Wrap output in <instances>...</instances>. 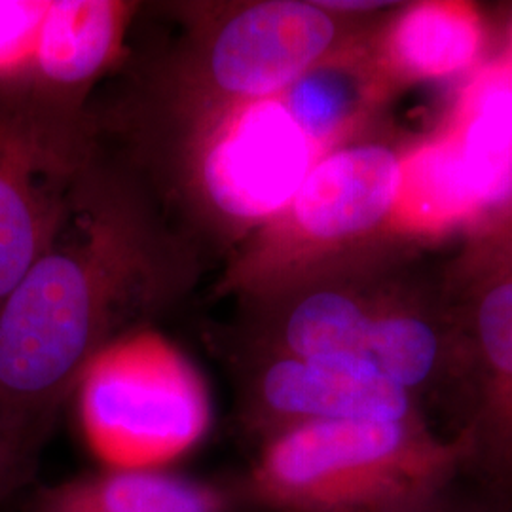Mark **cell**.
I'll list each match as a JSON object with an SVG mask.
<instances>
[{
  "mask_svg": "<svg viewBox=\"0 0 512 512\" xmlns=\"http://www.w3.org/2000/svg\"><path fill=\"white\" fill-rule=\"evenodd\" d=\"M48 440L0 427V503L27 492L35 484L38 459Z\"/></svg>",
  "mask_w": 512,
  "mask_h": 512,
  "instance_id": "9a60e30c",
  "label": "cell"
},
{
  "mask_svg": "<svg viewBox=\"0 0 512 512\" xmlns=\"http://www.w3.org/2000/svg\"><path fill=\"white\" fill-rule=\"evenodd\" d=\"M230 478L200 480L152 467H112L33 484L19 512H234Z\"/></svg>",
  "mask_w": 512,
  "mask_h": 512,
  "instance_id": "30bf717a",
  "label": "cell"
},
{
  "mask_svg": "<svg viewBox=\"0 0 512 512\" xmlns=\"http://www.w3.org/2000/svg\"><path fill=\"white\" fill-rule=\"evenodd\" d=\"M234 512H262L247 507H239ZM408 512H507L497 507L488 497L476 492L471 484H461L456 490L442 495L439 499L423 505L420 509Z\"/></svg>",
  "mask_w": 512,
  "mask_h": 512,
  "instance_id": "2e32d148",
  "label": "cell"
},
{
  "mask_svg": "<svg viewBox=\"0 0 512 512\" xmlns=\"http://www.w3.org/2000/svg\"><path fill=\"white\" fill-rule=\"evenodd\" d=\"M97 154L84 103L0 78V306L52 245Z\"/></svg>",
  "mask_w": 512,
  "mask_h": 512,
  "instance_id": "8992f818",
  "label": "cell"
},
{
  "mask_svg": "<svg viewBox=\"0 0 512 512\" xmlns=\"http://www.w3.org/2000/svg\"><path fill=\"white\" fill-rule=\"evenodd\" d=\"M467 442L427 420L304 423L258 444L230 482L262 512H408L467 482Z\"/></svg>",
  "mask_w": 512,
  "mask_h": 512,
  "instance_id": "7a4b0ae2",
  "label": "cell"
},
{
  "mask_svg": "<svg viewBox=\"0 0 512 512\" xmlns=\"http://www.w3.org/2000/svg\"><path fill=\"white\" fill-rule=\"evenodd\" d=\"M190 239L101 150L52 245L0 306V427L50 439L93 363L194 281Z\"/></svg>",
  "mask_w": 512,
  "mask_h": 512,
  "instance_id": "6da1fadb",
  "label": "cell"
},
{
  "mask_svg": "<svg viewBox=\"0 0 512 512\" xmlns=\"http://www.w3.org/2000/svg\"><path fill=\"white\" fill-rule=\"evenodd\" d=\"M48 2L0 0V78L18 74L37 46Z\"/></svg>",
  "mask_w": 512,
  "mask_h": 512,
  "instance_id": "5bb4252c",
  "label": "cell"
},
{
  "mask_svg": "<svg viewBox=\"0 0 512 512\" xmlns=\"http://www.w3.org/2000/svg\"><path fill=\"white\" fill-rule=\"evenodd\" d=\"M511 54H512V48H511Z\"/></svg>",
  "mask_w": 512,
  "mask_h": 512,
  "instance_id": "ac0fdd59",
  "label": "cell"
},
{
  "mask_svg": "<svg viewBox=\"0 0 512 512\" xmlns=\"http://www.w3.org/2000/svg\"><path fill=\"white\" fill-rule=\"evenodd\" d=\"M482 50V23L465 4L421 2L406 8L385 38L391 69L412 78L465 71Z\"/></svg>",
  "mask_w": 512,
  "mask_h": 512,
  "instance_id": "7c38bea8",
  "label": "cell"
},
{
  "mask_svg": "<svg viewBox=\"0 0 512 512\" xmlns=\"http://www.w3.org/2000/svg\"><path fill=\"white\" fill-rule=\"evenodd\" d=\"M165 135L186 209L220 238H249L293 198L319 148L281 97L215 110L152 133Z\"/></svg>",
  "mask_w": 512,
  "mask_h": 512,
  "instance_id": "5b68a950",
  "label": "cell"
},
{
  "mask_svg": "<svg viewBox=\"0 0 512 512\" xmlns=\"http://www.w3.org/2000/svg\"><path fill=\"white\" fill-rule=\"evenodd\" d=\"M230 353L344 359L376 368L412 393L456 403L459 342L444 319L365 294L342 281H289L243 298Z\"/></svg>",
  "mask_w": 512,
  "mask_h": 512,
  "instance_id": "3957f363",
  "label": "cell"
},
{
  "mask_svg": "<svg viewBox=\"0 0 512 512\" xmlns=\"http://www.w3.org/2000/svg\"><path fill=\"white\" fill-rule=\"evenodd\" d=\"M239 420L256 446L304 423L427 420L418 399L376 368L344 359L230 353Z\"/></svg>",
  "mask_w": 512,
  "mask_h": 512,
  "instance_id": "9c48e42d",
  "label": "cell"
},
{
  "mask_svg": "<svg viewBox=\"0 0 512 512\" xmlns=\"http://www.w3.org/2000/svg\"><path fill=\"white\" fill-rule=\"evenodd\" d=\"M78 393L97 452L118 467H141L183 452L207 421L205 395L192 370L173 351L145 338L105 351Z\"/></svg>",
  "mask_w": 512,
  "mask_h": 512,
  "instance_id": "ba28073f",
  "label": "cell"
},
{
  "mask_svg": "<svg viewBox=\"0 0 512 512\" xmlns=\"http://www.w3.org/2000/svg\"><path fill=\"white\" fill-rule=\"evenodd\" d=\"M348 52L332 55L279 95L296 126L321 152L342 139L361 114L365 74Z\"/></svg>",
  "mask_w": 512,
  "mask_h": 512,
  "instance_id": "4fadbf2b",
  "label": "cell"
},
{
  "mask_svg": "<svg viewBox=\"0 0 512 512\" xmlns=\"http://www.w3.org/2000/svg\"><path fill=\"white\" fill-rule=\"evenodd\" d=\"M403 179V160L385 145L325 152L289 203L247 238L224 287L241 296L268 291L330 251L374 234L397 209Z\"/></svg>",
  "mask_w": 512,
  "mask_h": 512,
  "instance_id": "52a82bcc",
  "label": "cell"
},
{
  "mask_svg": "<svg viewBox=\"0 0 512 512\" xmlns=\"http://www.w3.org/2000/svg\"><path fill=\"white\" fill-rule=\"evenodd\" d=\"M507 213H512V202H511V205H509V207H507Z\"/></svg>",
  "mask_w": 512,
  "mask_h": 512,
  "instance_id": "e0dca14e",
  "label": "cell"
},
{
  "mask_svg": "<svg viewBox=\"0 0 512 512\" xmlns=\"http://www.w3.org/2000/svg\"><path fill=\"white\" fill-rule=\"evenodd\" d=\"M349 23L351 16L321 2L262 0L207 8L169 63L164 110L154 124L165 120L160 129L171 128L215 110L279 97L348 48Z\"/></svg>",
  "mask_w": 512,
  "mask_h": 512,
  "instance_id": "277c9868",
  "label": "cell"
},
{
  "mask_svg": "<svg viewBox=\"0 0 512 512\" xmlns=\"http://www.w3.org/2000/svg\"><path fill=\"white\" fill-rule=\"evenodd\" d=\"M131 6L110 0H52L27 67L16 74L44 92L84 103V92L114 61Z\"/></svg>",
  "mask_w": 512,
  "mask_h": 512,
  "instance_id": "8fae6325",
  "label": "cell"
}]
</instances>
